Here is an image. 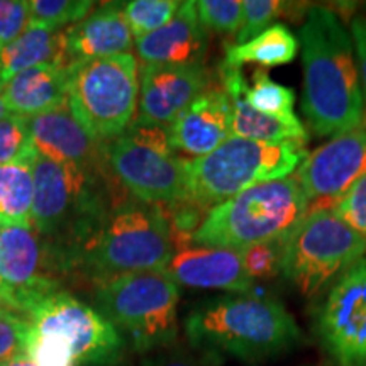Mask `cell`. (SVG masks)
Returning a JSON list of instances; mask_svg holds the SVG:
<instances>
[{
    "instance_id": "6da1fadb",
    "label": "cell",
    "mask_w": 366,
    "mask_h": 366,
    "mask_svg": "<svg viewBox=\"0 0 366 366\" xmlns=\"http://www.w3.org/2000/svg\"><path fill=\"white\" fill-rule=\"evenodd\" d=\"M304 68L302 114L314 134L337 136L365 117L355 44L340 17L310 7L299 33Z\"/></svg>"
},
{
    "instance_id": "7a4b0ae2",
    "label": "cell",
    "mask_w": 366,
    "mask_h": 366,
    "mask_svg": "<svg viewBox=\"0 0 366 366\" xmlns=\"http://www.w3.org/2000/svg\"><path fill=\"white\" fill-rule=\"evenodd\" d=\"M185 334L195 351L221 361H263L302 341V331L282 302L256 294L214 297L192 309Z\"/></svg>"
},
{
    "instance_id": "3957f363",
    "label": "cell",
    "mask_w": 366,
    "mask_h": 366,
    "mask_svg": "<svg viewBox=\"0 0 366 366\" xmlns=\"http://www.w3.org/2000/svg\"><path fill=\"white\" fill-rule=\"evenodd\" d=\"M307 212V199L295 175L263 182L210 209L192 241L236 251L287 241Z\"/></svg>"
},
{
    "instance_id": "277c9868",
    "label": "cell",
    "mask_w": 366,
    "mask_h": 366,
    "mask_svg": "<svg viewBox=\"0 0 366 366\" xmlns=\"http://www.w3.org/2000/svg\"><path fill=\"white\" fill-rule=\"evenodd\" d=\"M309 151L299 143H262L231 136L205 157L187 159V189L182 202L207 216L249 187L282 180L297 172Z\"/></svg>"
},
{
    "instance_id": "5b68a950",
    "label": "cell",
    "mask_w": 366,
    "mask_h": 366,
    "mask_svg": "<svg viewBox=\"0 0 366 366\" xmlns=\"http://www.w3.org/2000/svg\"><path fill=\"white\" fill-rule=\"evenodd\" d=\"M172 256V227L162 205L137 200L107 214L85 244L84 263L102 283L164 269Z\"/></svg>"
},
{
    "instance_id": "8992f818",
    "label": "cell",
    "mask_w": 366,
    "mask_h": 366,
    "mask_svg": "<svg viewBox=\"0 0 366 366\" xmlns=\"http://www.w3.org/2000/svg\"><path fill=\"white\" fill-rule=\"evenodd\" d=\"M180 290L164 269L129 273L99 283L97 310L129 336L139 353L168 347L178 336Z\"/></svg>"
},
{
    "instance_id": "52a82bcc",
    "label": "cell",
    "mask_w": 366,
    "mask_h": 366,
    "mask_svg": "<svg viewBox=\"0 0 366 366\" xmlns=\"http://www.w3.org/2000/svg\"><path fill=\"white\" fill-rule=\"evenodd\" d=\"M66 79L68 104L99 144L116 139L134 122L139 99L134 54L71 61Z\"/></svg>"
},
{
    "instance_id": "ba28073f",
    "label": "cell",
    "mask_w": 366,
    "mask_h": 366,
    "mask_svg": "<svg viewBox=\"0 0 366 366\" xmlns=\"http://www.w3.org/2000/svg\"><path fill=\"white\" fill-rule=\"evenodd\" d=\"M366 256V237L331 209L309 212L283 244L282 274L302 295L331 287Z\"/></svg>"
},
{
    "instance_id": "9c48e42d",
    "label": "cell",
    "mask_w": 366,
    "mask_h": 366,
    "mask_svg": "<svg viewBox=\"0 0 366 366\" xmlns=\"http://www.w3.org/2000/svg\"><path fill=\"white\" fill-rule=\"evenodd\" d=\"M112 175L139 202L173 205L185 199L187 159L175 157L163 126L131 124L102 144Z\"/></svg>"
},
{
    "instance_id": "30bf717a",
    "label": "cell",
    "mask_w": 366,
    "mask_h": 366,
    "mask_svg": "<svg viewBox=\"0 0 366 366\" xmlns=\"http://www.w3.org/2000/svg\"><path fill=\"white\" fill-rule=\"evenodd\" d=\"M33 332L59 334L70 342L80 366H116L124 358L126 340L99 310L58 290L27 315Z\"/></svg>"
},
{
    "instance_id": "8fae6325",
    "label": "cell",
    "mask_w": 366,
    "mask_h": 366,
    "mask_svg": "<svg viewBox=\"0 0 366 366\" xmlns=\"http://www.w3.org/2000/svg\"><path fill=\"white\" fill-rule=\"evenodd\" d=\"M314 331L337 366H366V256L329 287Z\"/></svg>"
},
{
    "instance_id": "7c38bea8",
    "label": "cell",
    "mask_w": 366,
    "mask_h": 366,
    "mask_svg": "<svg viewBox=\"0 0 366 366\" xmlns=\"http://www.w3.org/2000/svg\"><path fill=\"white\" fill-rule=\"evenodd\" d=\"M366 175V116L353 129L332 136L319 146L297 168L309 212L334 209L353 187ZM307 212V214H309Z\"/></svg>"
},
{
    "instance_id": "4fadbf2b",
    "label": "cell",
    "mask_w": 366,
    "mask_h": 366,
    "mask_svg": "<svg viewBox=\"0 0 366 366\" xmlns=\"http://www.w3.org/2000/svg\"><path fill=\"white\" fill-rule=\"evenodd\" d=\"M0 282L2 304L26 319L36 305L58 292L34 227L0 226Z\"/></svg>"
},
{
    "instance_id": "5bb4252c",
    "label": "cell",
    "mask_w": 366,
    "mask_h": 366,
    "mask_svg": "<svg viewBox=\"0 0 366 366\" xmlns=\"http://www.w3.org/2000/svg\"><path fill=\"white\" fill-rule=\"evenodd\" d=\"M90 173L36 154L33 167V227L39 236L51 237L65 231L68 221L92 212Z\"/></svg>"
},
{
    "instance_id": "9a60e30c",
    "label": "cell",
    "mask_w": 366,
    "mask_h": 366,
    "mask_svg": "<svg viewBox=\"0 0 366 366\" xmlns=\"http://www.w3.org/2000/svg\"><path fill=\"white\" fill-rule=\"evenodd\" d=\"M172 241L173 256L164 272L177 285L231 294H251L254 288L241 251L195 244L192 234L175 231H172Z\"/></svg>"
},
{
    "instance_id": "2e32d148",
    "label": "cell",
    "mask_w": 366,
    "mask_h": 366,
    "mask_svg": "<svg viewBox=\"0 0 366 366\" xmlns=\"http://www.w3.org/2000/svg\"><path fill=\"white\" fill-rule=\"evenodd\" d=\"M209 86H212V75L204 65H143L139 109L132 124L168 127Z\"/></svg>"
},
{
    "instance_id": "e0dca14e",
    "label": "cell",
    "mask_w": 366,
    "mask_h": 366,
    "mask_svg": "<svg viewBox=\"0 0 366 366\" xmlns=\"http://www.w3.org/2000/svg\"><path fill=\"white\" fill-rule=\"evenodd\" d=\"M173 151L200 158L231 137L232 104L221 85L209 86L167 127Z\"/></svg>"
},
{
    "instance_id": "ac0fdd59",
    "label": "cell",
    "mask_w": 366,
    "mask_h": 366,
    "mask_svg": "<svg viewBox=\"0 0 366 366\" xmlns=\"http://www.w3.org/2000/svg\"><path fill=\"white\" fill-rule=\"evenodd\" d=\"M27 121L34 149L53 162L92 173L99 157L104 154L102 144L76 119L68 100L53 111Z\"/></svg>"
},
{
    "instance_id": "d6986e66",
    "label": "cell",
    "mask_w": 366,
    "mask_h": 366,
    "mask_svg": "<svg viewBox=\"0 0 366 366\" xmlns=\"http://www.w3.org/2000/svg\"><path fill=\"white\" fill-rule=\"evenodd\" d=\"M209 51V31L200 22L195 2H182L175 17L144 38L136 39L143 65H204Z\"/></svg>"
},
{
    "instance_id": "ffe728a7",
    "label": "cell",
    "mask_w": 366,
    "mask_h": 366,
    "mask_svg": "<svg viewBox=\"0 0 366 366\" xmlns=\"http://www.w3.org/2000/svg\"><path fill=\"white\" fill-rule=\"evenodd\" d=\"M221 86L232 104V131L231 136L244 137L262 143H299L307 144L309 131L299 117H274L258 112L246 102L244 92L248 89L241 68L221 63L219 66Z\"/></svg>"
},
{
    "instance_id": "44dd1931",
    "label": "cell",
    "mask_w": 366,
    "mask_h": 366,
    "mask_svg": "<svg viewBox=\"0 0 366 366\" xmlns=\"http://www.w3.org/2000/svg\"><path fill=\"white\" fill-rule=\"evenodd\" d=\"M70 61L107 58L132 49V34L119 4L99 7L66 29Z\"/></svg>"
},
{
    "instance_id": "7402d4cb",
    "label": "cell",
    "mask_w": 366,
    "mask_h": 366,
    "mask_svg": "<svg viewBox=\"0 0 366 366\" xmlns=\"http://www.w3.org/2000/svg\"><path fill=\"white\" fill-rule=\"evenodd\" d=\"M66 66H34L7 80L2 85V99L9 114L33 119L66 102Z\"/></svg>"
},
{
    "instance_id": "603a6c76",
    "label": "cell",
    "mask_w": 366,
    "mask_h": 366,
    "mask_svg": "<svg viewBox=\"0 0 366 366\" xmlns=\"http://www.w3.org/2000/svg\"><path fill=\"white\" fill-rule=\"evenodd\" d=\"M68 36L65 29L51 31L29 27L11 44L0 48V84H6L17 73L41 65H70Z\"/></svg>"
},
{
    "instance_id": "cb8c5ba5",
    "label": "cell",
    "mask_w": 366,
    "mask_h": 366,
    "mask_svg": "<svg viewBox=\"0 0 366 366\" xmlns=\"http://www.w3.org/2000/svg\"><path fill=\"white\" fill-rule=\"evenodd\" d=\"M36 154L0 167V226L33 227Z\"/></svg>"
},
{
    "instance_id": "d4e9b609",
    "label": "cell",
    "mask_w": 366,
    "mask_h": 366,
    "mask_svg": "<svg viewBox=\"0 0 366 366\" xmlns=\"http://www.w3.org/2000/svg\"><path fill=\"white\" fill-rule=\"evenodd\" d=\"M224 61L241 68L244 63H256L267 68L292 63L299 53V39L285 24H273L244 44H226Z\"/></svg>"
},
{
    "instance_id": "484cf974",
    "label": "cell",
    "mask_w": 366,
    "mask_h": 366,
    "mask_svg": "<svg viewBox=\"0 0 366 366\" xmlns=\"http://www.w3.org/2000/svg\"><path fill=\"white\" fill-rule=\"evenodd\" d=\"M244 99L258 112L274 117L294 116L295 92L290 86L272 80L267 70L258 68L253 73V85L244 92Z\"/></svg>"
},
{
    "instance_id": "4316f807",
    "label": "cell",
    "mask_w": 366,
    "mask_h": 366,
    "mask_svg": "<svg viewBox=\"0 0 366 366\" xmlns=\"http://www.w3.org/2000/svg\"><path fill=\"white\" fill-rule=\"evenodd\" d=\"M177 0H132L124 4L122 11L132 38L141 39L167 26L180 9Z\"/></svg>"
},
{
    "instance_id": "83f0119b",
    "label": "cell",
    "mask_w": 366,
    "mask_h": 366,
    "mask_svg": "<svg viewBox=\"0 0 366 366\" xmlns=\"http://www.w3.org/2000/svg\"><path fill=\"white\" fill-rule=\"evenodd\" d=\"M29 27L59 31L66 24H79L94 9L90 0H33L29 2Z\"/></svg>"
},
{
    "instance_id": "f1b7e54d",
    "label": "cell",
    "mask_w": 366,
    "mask_h": 366,
    "mask_svg": "<svg viewBox=\"0 0 366 366\" xmlns=\"http://www.w3.org/2000/svg\"><path fill=\"white\" fill-rule=\"evenodd\" d=\"M297 4L280 2V0H246L242 2V24L236 34L234 44H244L273 26L278 17L290 16L292 11H307L299 9Z\"/></svg>"
},
{
    "instance_id": "f546056e",
    "label": "cell",
    "mask_w": 366,
    "mask_h": 366,
    "mask_svg": "<svg viewBox=\"0 0 366 366\" xmlns=\"http://www.w3.org/2000/svg\"><path fill=\"white\" fill-rule=\"evenodd\" d=\"M195 9L205 29L236 38L242 24V2L239 0H199Z\"/></svg>"
},
{
    "instance_id": "4dcf8cb0",
    "label": "cell",
    "mask_w": 366,
    "mask_h": 366,
    "mask_svg": "<svg viewBox=\"0 0 366 366\" xmlns=\"http://www.w3.org/2000/svg\"><path fill=\"white\" fill-rule=\"evenodd\" d=\"M34 151L27 119L12 114L0 119V167L19 162Z\"/></svg>"
},
{
    "instance_id": "1f68e13d",
    "label": "cell",
    "mask_w": 366,
    "mask_h": 366,
    "mask_svg": "<svg viewBox=\"0 0 366 366\" xmlns=\"http://www.w3.org/2000/svg\"><path fill=\"white\" fill-rule=\"evenodd\" d=\"M29 320L0 304V366L26 355Z\"/></svg>"
},
{
    "instance_id": "d6a6232c",
    "label": "cell",
    "mask_w": 366,
    "mask_h": 366,
    "mask_svg": "<svg viewBox=\"0 0 366 366\" xmlns=\"http://www.w3.org/2000/svg\"><path fill=\"white\" fill-rule=\"evenodd\" d=\"M285 241L262 242L242 249V263L253 280H269L282 273V253Z\"/></svg>"
},
{
    "instance_id": "836d02e7",
    "label": "cell",
    "mask_w": 366,
    "mask_h": 366,
    "mask_svg": "<svg viewBox=\"0 0 366 366\" xmlns=\"http://www.w3.org/2000/svg\"><path fill=\"white\" fill-rule=\"evenodd\" d=\"M332 212L366 237V175L353 183V187L336 204Z\"/></svg>"
},
{
    "instance_id": "e575fe53",
    "label": "cell",
    "mask_w": 366,
    "mask_h": 366,
    "mask_svg": "<svg viewBox=\"0 0 366 366\" xmlns=\"http://www.w3.org/2000/svg\"><path fill=\"white\" fill-rule=\"evenodd\" d=\"M31 9L24 0H0V48L29 29Z\"/></svg>"
},
{
    "instance_id": "d590c367",
    "label": "cell",
    "mask_w": 366,
    "mask_h": 366,
    "mask_svg": "<svg viewBox=\"0 0 366 366\" xmlns=\"http://www.w3.org/2000/svg\"><path fill=\"white\" fill-rule=\"evenodd\" d=\"M146 366H219V360L195 350L194 353H190L189 350H183V347L168 346L167 351L149 360Z\"/></svg>"
},
{
    "instance_id": "8d00e7d4",
    "label": "cell",
    "mask_w": 366,
    "mask_h": 366,
    "mask_svg": "<svg viewBox=\"0 0 366 366\" xmlns=\"http://www.w3.org/2000/svg\"><path fill=\"white\" fill-rule=\"evenodd\" d=\"M351 34H353L356 63H358L360 84L363 92V100L366 102V17L356 16L351 19Z\"/></svg>"
},
{
    "instance_id": "74e56055",
    "label": "cell",
    "mask_w": 366,
    "mask_h": 366,
    "mask_svg": "<svg viewBox=\"0 0 366 366\" xmlns=\"http://www.w3.org/2000/svg\"><path fill=\"white\" fill-rule=\"evenodd\" d=\"M4 366H36V363L27 355H21V356H17L16 360H12L11 363H7Z\"/></svg>"
},
{
    "instance_id": "f35d334b",
    "label": "cell",
    "mask_w": 366,
    "mask_h": 366,
    "mask_svg": "<svg viewBox=\"0 0 366 366\" xmlns=\"http://www.w3.org/2000/svg\"><path fill=\"white\" fill-rule=\"evenodd\" d=\"M6 116H9V111H7L6 104H4V99H2V84H0V119H4Z\"/></svg>"
},
{
    "instance_id": "ab89813d",
    "label": "cell",
    "mask_w": 366,
    "mask_h": 366,
    "mask_svg": "<svg viewBox=\"0 0 366 366\" xmlns=\"http://www.w3.org/2000/svg\"><path fill=\"white\" fill-rule=\"evenodd\" d=\"M0 294H2V282H0ZM0 302H2V300H0Z\"/></svg>"
}]
</instances>
